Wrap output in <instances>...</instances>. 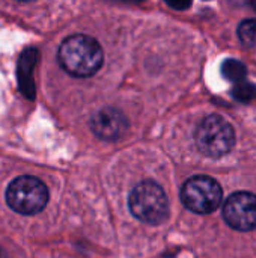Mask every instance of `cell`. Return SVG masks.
Here are the masks:
<instances>
[{"instance_id": "1", "label": "cell", "mask_w": 256, "mask_h": 258, "mask_svg": "<svg viewBox=\"0 0 256 258\" xmlns=\"http://www.w3.org/2000/svg\"><path fill=\"white\" fill-rule=\"evenodd\" d=\"M60 67L74 77L94 76L103 65V48L91 36H68L59 47Z\"/></svg>"}, {"instance_id": "2", "label": "cell", "mask_w": 256, "mask_h": 258, "mask_svg": "<svg viewBox=\"0 0 256 258\" xmlns=\"http://www.w3.org/2000/svg\"><path fill=\"white\" fill-rule=\"evenodd\" d=\"M128 206L134 218L149 225H160L169 216L167 197L163 187L152 180H145L131 190Z\"/></svg>"}, {"instance_id": "3", "label": "cell", "mask_w": 256, "mask_h": 258, "mask_svg": "<svg viewBox=\"0 0 256 258\" xmlns=\"http://www.w3.org/2000/svg\"><path fill=\"white\" fill-rule=\"evenodd\" d=\"M8 206L24 216L38 215L48 203V189L36 177L21 175L11 181L6 189Z\"/></svg>"}, {"instance_id": "4", "label": "cell", "mask_w": 256, "mask_h": 258, "mask_svg": "<svg viewBox=\"0 0 256 258\" xmlns=\"http://www.w3.org/2000/svg\"><path fill=\"white\" fill-rule=\"evenodd\" d=\"M195 141L202 154L217 159L228 154L234 148L235 133L232 125L225 118L210 115L198 125Z\"/></svg>"}, {"instance_id": "5", "label": "cell", "mask_w": 256, "mask_h": 258, "mask_svg": "<svg viewBox=\"0 0 256 258\" xmlns=\"http://www.w3.org/2000/svg\"><path fill=\"white\" fill-rule=\"evenodd\" d=\"M223 200L220 184L208 175H195L181 187L184 207L198 215H210L219 209Z\"/></svg>"}, {"instance_id": "6", "label": "cell", "mask_w": 256, "mask_h": 258, "mask_svg": "<svg viewBox=\"0 0 256 258\" xmlns=\"http://www.w3.org/2000/svg\"><path fill=\"white\" fill-rule=\"evenodd\" d=\"M225 222L237 231H252L256 228V195L250 192H235L223 204Z\"/></svg>"}, {"instance_id": "7", "label": "cell", "mask_w": 256, "mask_h": 258, "mask_svg": "<svg viewBox=\"0 0 256 258\" xmlns=\"http://www.w3.org/2000/svg\"><path fill=\"white\" fill-rule=\"evenodd\" d=\"M91 128L103 141H116L124 136L128 128V121L122 112L115 107L98 110L91 119Z\"/></svg>"}, {"instance_id": "8", "label": "cell", "mask_w": 256, "mask_h": 258, "mask_svg": "<svg viewBox=\"0 0 256 258\" xmlns=\"http://www.w3.org/2000/svg\"><path fill=\"white\" fill-rule=\"evenodd\" d=\"M247 68L243 62L237 59H226L222 63V76L229 82H241L246 79Z\"/></svg>"}, {"instance_id": "9", "label": "cell", "mask_w": 256, "mask_h": 258, "mask_svg": "<svg viewBox=\"0 0 256 258\" xmlns=\"http://www.w3.org/2000/svg\"><path fill=\"white\" fill-rule=\"evenodd\" d=\"M232 95L237 101L249 103L256 97V86L246 80L237 82V85L232 88Z\"/></svg>"}, {"instance_id": "10", "label": "cell", "mask_w": 256, "mask_h": 258, "mask_svg": "<svg viewBox=\"0 0 256 258\" xmlns=\"http://www.w3.org/2000/svg\"><path fill=\"white\" fill-rule=\"evenodd\" d=\"M240 41L247 47H256V20H246L238 27Z\"/></svg>"}, {"instance_id": "11", "label": "cell", "mask_w": 256, "mask_h": 258, "mask_svg": "<svg viewBox=\"0 0 256 258\" xmlns=\"http://www.w3.org/2000/svg\"><path fill=\"white\" fill-rule=\"evenodd\" d=\"M172 9H177V11H184V9H189L192 6V2L193 0H164Z\"/></svg>"}, {"instance_id": "12", "label": "cell", "mask_w": 256, "mask_h": 258, "mask_svg": "<svg viewBox=\"0 0 256 258\" xmlns=\"http://www.w3.org/2000/svg\"><path fill=\"white\" fill-rule=\"evenodd\" d=\"M0 258H8L6 257V254H5V251H3L2 248H0Z\"/></svg>"}, {"instance_id": "13", "label": "cell", "mask_w": 256, "mask_h": 258, "mask_svg": "<svg viewBox=\"0 0 256 258\" xmlns=\"http://www.w3.org/2000/svg\"><path fill=\"white\" fill-rule=\"evenodd\" d=\"M119 2H130V3H136V2H142V0H119Z\"/></svg>"}, {"instance_id": "14", "label": "cell", "mask_w": 256, "mask_h": 258, "mask_svg": "<svg viewBox=\"0 0 256 258\" xmlns=\"http://www.w3.org/2000/svg\"><path fill=\"white\" fill-rule=\"evenodd\" d=\"M250 3H252V6L256 9V0H250Z\"/></svg>"}, {"instance_id": "15", "label": "cell", "mask_w": 256, "mask_h": 258, "mask_svg": "<svg viewBox=\"0 0 256 258\" xmlns=\"http://www.w3.org/2000/svg\"><path fill=\"white\" fill-rule=\"evenodd\" d=\"M18 2H30V0H18Z\"/></svg>"}]
</instances>
